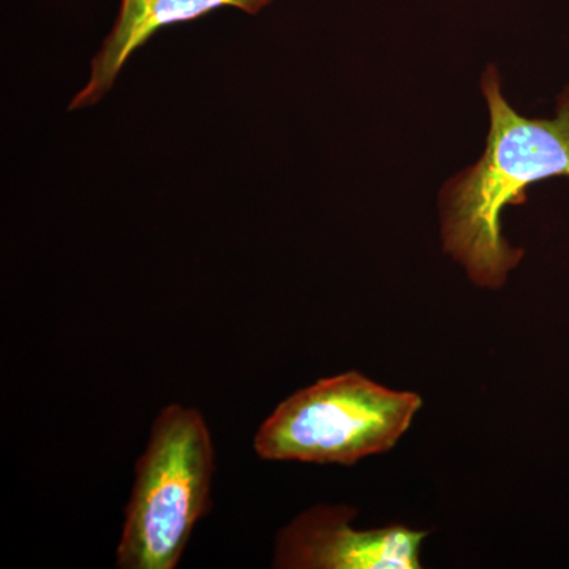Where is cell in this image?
<instances>
[{
  "label": "cell",
  "instance_id": "obj_1",
  "mask_svg": "<svg viewBox=\"0 0 569 569\" xmlns=\"http://www.w3.org/2000/svg\"><path fill=\"white\" fill-rule=\"evenodd\" d=\"M481 89L490 114L486 149L441 189V239L471 282L500 288L523 254L505 239L503 209L526 203L533 183L569 178V84L550 119L520 116L501 93L496 66L486 69Z\"/></svg>",
  "mask_w": 569,
  "mask_h": 569
},
{
  "label": "cell",
  "instance_id": "obj_3",
  "mask_svg": "<svg viewBox=\"0 0 569 569\" xmlns=\"http://www.w3.org/2000/svg\"><path fill=\"white\" fill-rule=\"evenodd\" d=\"M421 407L417 392L340 373L284 399L258 430L254 451L276 462L353 466L395 448Z\"/></svg>",
  "mask_w": 569,
  "mask_h": 569
},
{
  "label": "cell",
  "instance_id": "obj_4",
  "mask_svg": "<svg viewBox=\"0 0 569 569\" xmlns=\"http://www.w3.org/2000/svg\"><path fill=\"white\" fill-rule=\"evenodd\" d=\"M356 509L320 505L288 523L276 541L274 568L419 569L427 531L389 526L356 530Z\"/></svg>",
  "mask_w": 569,
  "mask_h": 569
},
{
  "label": "cell",
  "instance_id": "obj_2",
  "mask_svg": "<svg viewBox=\"0 0 569 569\" xmlns=\"http://www.w3.org/2000/svg\"><path fill=\"white\" fill-rule=\"evenodd\" d=\"M213 462L211 432L200 411L179 403L163 408L134 467L119 568L178 567L194 526L208 515Z\"/></svg>",
  "mask_w": 569,
  "mask_h": 569
},
{
  "label": "cell",
  "instance_id": "obj_5",
  "mask_svg": "<svg viewBox=\"0 0 569 569\" xmlns=\"http://www.w3.org/2000/svg\"><path fill=\"white\" fill-rule=\"evenodd\" d=\"M272 2L274 0H121L118 20L104 39L102 50L92 59L91 78L74 97L70 110L99 103L111 91L130 56L160 29L198 20L220 7L257 14Z\"/></svg>",
  "mask_w": 569,
  "mask_h": 569
}]
</instances>
